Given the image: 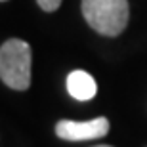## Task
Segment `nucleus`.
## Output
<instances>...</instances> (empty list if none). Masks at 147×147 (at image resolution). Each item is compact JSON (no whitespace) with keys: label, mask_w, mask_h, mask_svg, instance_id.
<instances>
[{"label":"nucleus","mask_w":147,"mask_h":147,"mask_svg":"<svg viewBox=\"0 0 147 147\" xmlns=\"http://www.w3.org/2000/svg\"><path fill=\"white\" fill-rule=\"evenodd\" d=\"M82 16L86 23L103 36H119L128 25V0H82Z\"/></svg>","instance_id":"f257e3e1"},{"label":"nucleus","mask_w":147,"mask_h":147,"mask_svg":"<svg viewBox=\"0 0 147 147\" xmlns=\"http://www.w3.org/2000/svg\"><path fill=\"white\" fill-rule=\"evenodd\" d=\"M0 78L13 90L31 86V46L21 38H10L0 46Z\"/></svg>","instance_id":"f03ea898"},{"label":"nucleus","mask_w":147,"mask_h":147,"mask_svg":"<svg viewBox=\"0 0 147 147\" xmlns=\"http://www.w3.org/2000/svg\"><path fill=\"white\" fill-rule=\"evenodd\" d=\"M55 134L57 138L65 142H90V140H99L109 134V120L105 117L78 122V120H59L55 124Z\"/></svg>","instance_id":"7ed1b4c3"},{"label":"nucleus","mask_w":147,"mask_h":147,"mask_svg":"<svg viewBox=\"0 0 147 147\" xmlns=\"http://www.w3.org/2000/svg\"><path fill=\"white\" fill-rule=\"evenodd\" d=\"M67 92L78 101H88L98 92V84L94 76L86 71H73L67 76Z\"/></svg>","instance_id":"20e7f679"},{"label":"nucleus","mask_w":147,"mask_h":147,"mask_svg":"<svg viewBox=\"0 0 147 147\" xmlns=\"http://www.w3.org/2000/svg\"><path fill=\"white\" fill-rule=\"evenodd\" d=\"M36 2L44 11H55L61 4V0H36Z\"/></svg>","instance_id":"39448f33"},{"label":"nucleus","mask_w":147,"mask_h":147,"mask_svg":"<svg viewBox=\"0 0 147 147\" xmlns=\"http://www.w3.org/2000/svg\"><path fill=\"white\" fill-rule=\"evenodd\" d=\"M94 147H113V145H94Z\"/></svg>","instance_id":"423d86ee"},{"label":"nucleus","mask_w":147,"mask_h":147,"mask_svg":"<svg viewBox=\"0 0 147 147\" xmlns=\"http://www.w3.org/2000/svg\"><path fill=\"white\" fill-rule=\"evenodd\" d=\"M0 2H6V0H0Z\"/></svg>","instance_id":"0eeeda50"}]
</instances>
